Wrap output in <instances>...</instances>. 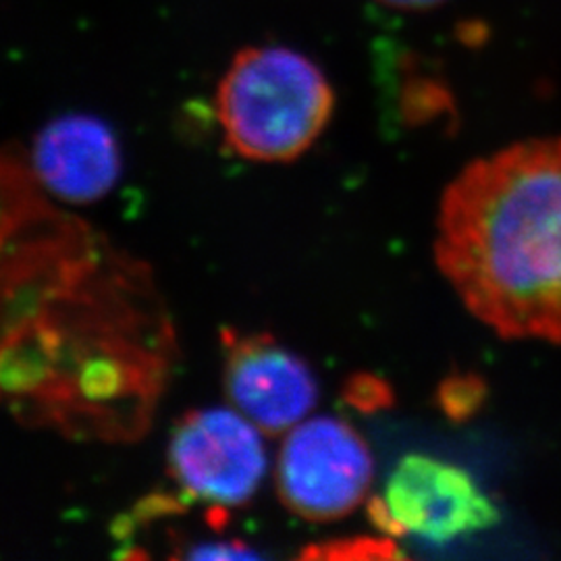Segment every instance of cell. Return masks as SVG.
Segmentation results:
<instances>
[{
    "instance_id": "obj_1",
    "label": "cell",
    "mask_w": 561,
    "mask_h": 561,
    "mask_svg": "<svg viewBox=\"0 0 561 561\" xmlns=\"http://www.w3.org/2000/svg\"><path fill=\"white\" fill-rule=\"evenodd\" d=\"M435 262L502 340L561 345V138L468 162L443 190Z\"/></svg>"
},
{
    "instance_id": "obj_2",
    "label": "cell",
    "mask_w": 561,
    "mask_h": 561,
    "mask_svg": "<svg viewBox=\"0 0 561 561\" xmlns=\"http://www.w3.org/2000/svg\"><path fill=\"white\" fill-rule=\"evenodd\" d=\"M335 92L321 67L285 46H250L222 73L215 113L243 161L291 162L321 138Z\"/></svg>"
},
{
    "instance_id": "obj_3",
    "label": "cell",
    "mask_w": 561,
    "mask_h": 561,
    "mask_svg": "<svg viewBox=\"0 0 561 561\" xmlns=\"http://www.w3.org/2000/svg\"><path fill=\"white\" fill-rule=\"evenodd\" d=\"M373 479L370 445L350 422L314 416L285 433L275 468L277 493L304 520L350 516L368 497Z\"/></svg>"
},
{
    "instance_id": "obj_4",
    "label": "cell",
    "mask_w": 561,
    "mask_h": 561,
    "mask_svg": "<svg viewBox=\"0 0 561 561\" xmlns=\"http://www.w3.org/2000/svg\"><path fill=\"white\" fill-rule=\"evenodd\" d=\"M264 433L238 410L183 414L169 442V474L183 500L227 512L250 502L266 477Z\"/></svg>"
},
{
    "instance_id": "obj_5",
    "label": "cell",
    "mask_w": 561,
    "mask_h": 561,
    "mask_svg": "<svg viewBox=\"0 0 561 561\" xmlns=\"http://www.w3.org/2000/svg\"><path fill=\"white\" fill-rule=\"evenodd\" d=\"M368 518L382 535L443 545L489 530L502 514L458 463L408 454L393 468L385 495L368 502Z\"/></svg>"
},
{
    "instance_id": "obj_6",
    "label": "cell",
    "mask_w": 561,
    "mask_h": 561,
    "mask_svg": "<svg viewBox=\"0 0 561 561\" xmlns=\"http://www.w3.org/2000/svg\"><path fill=\"white\" fill-rule=\"evenodd\" d=\"M222 389L233 410L264 435H285L319 403L310 366L268 333H222Z\"/></svg>"
},
{
    "instance_id": "obj_7",
    "label": "cell",
    "mask_w": 561,
    "mask_h": 561,
    "mask_svg": "<svg viewBox=\"0 0 561 561\" xmlns=\"http://www.w3.org/2000/svg\"><path fill=\"white\" fill-rule=\"evenodd\" d=\"M32 162L42 185L73 204L106 196L121 175L119 141L92 115H62L34 141Z\"/></svg>"
},
{
    "instance_id": "obj_8",
    "label": "cell",
    "mask_w": 561,
    "mask_h": 561,
    "mask_svg": "<svg viewBox=\"0 0 561 561\" xmlns=\"http://www.w3.org/2000/svg\"><path fill=\"white\" fill-rule=\"evenodd\" d=\"M486 381L481 375L456 370L437 387V408L451 422L470 421L486 401Z\"/></svg>"
},
{
    "instance_id": "obj_9",
    "label": "cell",
    "mask_w": 561,
    "mask_h": 561,
    "mask_svg": "<svg viewBox=\"0 0 561 561\" xmlns=\"http://www.w3.org/2000/svg\"><path fill=\"white\" fill-rule=\"evenodd\" d=\"M304 560H391L401 558L393 537H347L314 542L301 551Z\"/></svg>"
},
{
    "instance_id": "obj_10",
    "label": "cell",
    "mask_w": 561,
    "mask_h": 561,
    "mask_svg": "<svg viewBox=\"0 0 561 561\" xmlns=\"http://www.w3.org/2000/svg\"><path fill=\"white\" fill-rule=\"evenodd\" d=\"M343 400L360 414H379L396 403V391L373 373H356L343 385Z\"/></svg>"
},
{
    "instance_id": "obj_11",
    "label": "cell",
    "mask_w": 561,
    "mask_h": 561,
    "mask_svg": "<svg viewBox=\"0 0 561 561\" xmlns=\"http://www.w3.org/2000/svg\"><path fill=\"white\" fill-rule=\"evenodd\" d=\"M389 9H396V11H428V9H435L443 4L445 0H377Z\"/></svg>"
}]
</instances>
